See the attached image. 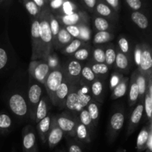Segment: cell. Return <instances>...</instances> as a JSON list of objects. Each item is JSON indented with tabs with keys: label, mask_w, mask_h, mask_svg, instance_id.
Returning <instances> with one entry per match:
<instances>
[{
	"label": "cell",
	"mask_w": 152,
	"mask_h": 152,
	"mask_svg": "<svg viewBox=\"0 0 152 152\" xmlns=\"http://www.w3.org/2000/svg\"><path fill=\"white\" fill-rule=\"evenodd\" d=\"M48 7H45L42 10L39 19L40 29V59L45 60L50 53L54 50L53 45V37L48 23Z\"/></svg>",
	"instance_id": "6da1fadb"
},
{
	"label": "cell",
	"mask_w": 152,
	"mask_h": 152,
	"mask_svg": "<svg viewBox=\"0 0 152 152\" xmlns=\"http://www.w3.org/2000/svg\"><path fill=\"white\" fill-rule=\"evenodd\" d=\"M42 96V85L35 80L29 78L27 102L28 107V116L30 119L34 122L35 120L36 110Z\"/></svg>",
	"instance_id": "7a4b0ae2"
},
{
	"label": "cell",
	"mask_w": 152,
	"mask_h": 152,
	"mask_svg": "<svg viewBox=\"0 0 152 152\" xmlns=\"http://www.w3.org/2000/svg\"><path fill=\"white\" fill-rule=\"evenodd\" d=\"M65 76L62 66L55 70H52L49 73L44 86L45 88L47 96H48L51 103L53 100V97H54V94L56 90L61 85V83L65 80Z\"/></svg>",
	"instance_id": "3957f363"
},
{
	"label": "cell",
	"mask_w": 152,
	"mask_h": 152,
	"mask_svg": "<svg viewBox=\"0 0 152 152\" xmlns=\"http://www.w3.org/2000/svg\"><path fill=\"white\" fill-rule=\"evenodd\" d=\"M125 122L124 110H117L110 117L107 130L108 141L112 144L121 132Z\"/></svg>",
	"instance_id": "277c9868"
},
{
	"label": "cell",
	"mask_w": 152,
	"mask_h": 152,
	"mask_svg": "<svg viewBox=\"0 0 152 152\" xmlns=\"http://www.w3.org/2000/svg\"><path fill=\"white\" fill-rule=\"evenodd\" d=\"M50 71V69L48 64L42 59L31 61L28 67L29 78L35 80L41 85H45Z\"/></svg>",
	"instance_id": "5b68a950"
},
{
	"label": "cell",
	"mask_w": 152,
	"mask_h": 152,
	"mask_svg": "<svg viewBox=\"0 0 152 152\" xmlns=\"http://www.w3.org/2000/svg\"><path fill=\"white\" fill-rule=\"evenodd\" d=\"M56 120L58 126L65 134L68 137L75 136V129L78 120L77 114L72 112H63L56 115Z\"/></svg>",
	"instance_id": "8992f818"
},
{
	"label": "cell",
	"mask_w": 152,
	"mask_h": 152,
	"mask_svg": "<svg viewBox=\"0 0 152 152\" xmlns=\"http://www.w3.org/2000/svg\"><path fill=\"white\" fill-rule=\"evenodd\" d=\"M8 106L10 111L19 118H25L28 115V107L27 99L20 93L12 94L8 99Z\"/></svg>",
	"instance_id": "52a82bcc"
},
{
	"label": "cell",
	"mask_w": 152,
	"mask_h": 152,
	"mask_svg": "<svg viewBox=\"0 0 152 152\" xmlns=\"http://www.w3.org/2000/svg\"><path fill=\"white\" fill-rule=\"evenodd\" d=\"M31 39L32 45L31 61L40 59V29L39 19L32 18L31 27Z\"/></svg>",
	"instance_id": "ba28073f"
},
{
	"label": "cell",
	"mask_w": 152,
	"mask_h": 152,
	"mask_svg": "<svg viewBox=\"0 0 152 152\" xmlns=\"http://www.w3.org/2000/svg\"><path fill=\"white\" fill-rule=\"evenodd\" d=\"M55 15V14H54ZM56 19L59 21L61 26H73L78 24L87 22L89 23L90 17L87 12L79 10L74 13L68 15H55Z\"/></svg>",
	"instance_id": "9c48e42d"
},
{
	"label": "cell",
	"mask_w": 152,
	"mask_h": 152,
	"mask_svg": "<svg viewBox=\"0 0 152 152\" xmlns=\"http://www.w3.org/2000/svg\"><path fill=\"white\" fill-rule=\"evenodd\" d=\"M65 28L74 39H80L88 44L91 40L92 31L89 26V23L83 22L73 26H66Z\"/></svg>",
	"instance_id": "30bf717a"
},
{
	"label": "cell",
	"mask_w": 152,
	"mask_h": 152,
	"mask_svg": "<svg viewBox=\"0 0 152 152\" xmlns=\"http://www.w3.org/2000/svg\"><path fill=\"white\" fill-rule=\"evenodd\" d=\"M65 78L69 80L73 84H77L81 78V71L83 65L81 62L74 59L68 60L63 65Z\"/></svg>",
	"instance_id": "8fae6325"
},
{
	"label": "cell",
	"mask_w": 152,
	"mask_h": 152,
	"mask_svg": "<svg viewBox=\"0 0 152 152\" xmlns=\"http://www.w3.org/2000/svg\"><path fill=\"white\" fill-rule=\"evenodd\" d=\"M22 143L23 152H38L36 131L31 125L23 129Z\"/></svg>",
	"instance_id": "7c38bea8"
},
{
	"label": "cell",
	"mask_w": 152,
	"mask_h": 152,
	"mask_svg": "<svg viewBox=\"0 0 152 152\" xmlns=\"http://www.w3.org/2000/svg\"><path fill=\"white\" fill-rule=\"evenodd\" d=\"M142 54H141L140 65L137 67L139 72L144 75L148 76L152 74V57L151 49L146 43H142Z\"/></svg>",
	"instance_id": "4fadbf2b"
},
{
	"label": "cell",
	"mask_w": 152,
	"mask_h": 152,
	"mask_svg": "<svg viewBox=\"0 0 152 152\" xmlns=\"http://www.w3.org/2000/svg\"><path fill=\"white\" fill-rule=\"evenodd\" d=\"M72 85L73 83H71L69 80L65 78V80L61 83L55 93L53 100L52 102V105L53 106L58 107L59 109L65 108V101H66L67 96L69 94Z\"/></svg>",
	"instance_id": "5bb4252c"
},
{
	"label": "cell",
	"mask_w": 152,
	"mask_h": 152,
	"mask_svg": "<svg viewBox=\"0 0 152 152\" xmlns=\"http://www.w3.org/2000/svg\"><path fill=\"white\" fill-rule=\"evenodd\" d=\"M65 134L59 127L56 120V115H52L50 129L47 138V143L50 149L55 148L60 142Z\"/></svg>",
	"instance_id": "9a60e30c"
},
{
	"label": "cell",
	"mask_w": 152,
	"mask_h": 152,
	"mask_svg": "<svg viewBox=\"0 0 152 152\" xmlns=\"http://www.w3.org/2000/svg\"><path fill=\"white\" fill-rule=\"evenodd\" d=\"M77 92L79 96L78 114L83 109L86 108L91 101L93 100L91 93L90 85L83 83L80 80L77 84Z\"/></svg>",
	"instance_id": "2e32d148"
},
{
	"label": "cell",
	"mask_w": 152,
	"mask_h": 152,
	"mask_svg": "<svg viewBox=\"0 0 152 152\" xmlns=\"http://www.w3.org/2000/svg\"><path fill=\"white\" fill-rule=\"evenodd\" d=\"M143 112V102H139L134 109L132 111V114L130 116V119H129L127 127V132H126V137H129L136 130V129L140 123L141 120H142Z\"/></svg>",
	"instance_id": "e0dca14e"
},
{
	"label": "cell",
	"mask_w": 152,
	"mask_h": 152,
	"mask_svg": "<svg viewBox=\"0 0 152 152\" xmlns=\"http://www.w3.org/2000/svg\"><path fill=\"white\" fill-rule=\"evenodd\" d=\"M106 81L105 79L97 78L90 85L91 93L93 100L102 104L105 99Z\"/></svg>",
	"instance_id": "ac0fdd59"
},
{
	"label": "cell",
	"mask_w": 152,
	"mask_h": 152,
	"mask_svg": "<svg viewBox=\"0 0 152 152\" xmlns=\"http://www.w3.org/2000/svg\"><path fill=\"white\" fill-rule=\"evenodd\" d=\"M94 15L101 16L109 20H118V14L114 11L104 1H98L94 10Z\"/></svg>",
	"instance_id": "d6986e66"
},
{
	"label": "cell",
	"mask_w": 152,
	"mask_h": 152,
	"mask_svg": "<svg viewBox=\"0 0 152 152\" xmlns=\"http://www.w3.org/2000/svg\"><path fill=\"white\" fill-rule=\"evenodd\" d=\"M77 84H73L71 86V90L65 101V108L78 115L79 96L77 92Z\"/></svg>",
	"instance_id": "ffe728a7"
},
{
	"label": "cell",
	"mask_w": 152,
	"mask_h": 152,
	"mask_svg": "<svg viewBox=\"0 0 152 152\" xmlns=\"http://www.w3.org/2000/svg\"><path fill=\"white\" fill-rule=\"evenodd\" d=\"M143 108L145 111V118L148 122L152 121V74L148 78V86L143 99Z\"/></svg>",
	"instance_id": "44dd1931"
},
{
	"label": "cell",
	"mask_w": 152,
	"mask_h": 152,
	"mask_svg": "<svg viewBox=\"0 0 152 152\" xmlns=\"http://www.w3.org/2000/svg\"><path fill=\"white\" fill-rule=\"evenodd\" d=\"M52 115L48 114L44 119L40 120L37 124V130L38 132L39 137L43 144L47 142L48 135L50 129V123H51Z\"/></svg>",
	"instance_id": "7402d4cb"
},
{
	"label": "cell",
	"mask_w": 152,
	"mask_h": 152,
	"mask_svg": "<svg viewBox=\"0 0 152 152\" xmlns=\"http://www.w3.org/2000/svg\"><path fill=\"white\" fill-rule=\"evenodd\" d=\"M136 74L137 70H135L132 73L129 79V92L128 100H129V105L130 107L134 106L137 102L138 99H139V90H138L137 85L136 83Z\"/></svg>",
	"instance_id": "603a6c76"
},
{
	"label": "cell",
	"mask_w": 152,
	"mask_h": 152,
	"mask_svg": "<svg viewBox=\"0 0 152 152\" xmlns=\"http://www.w3.org/2000/svg\"><path fill=\"white\" fill-rule=\"evenodd\" d=\"M73 39H74V38L67 31L65 27L61 26L59 34H58L57 37L56 39V41L53 43V48L60 50L61 49L68 45Z\"/></svg>",
	"instance_id": "cb8c5ba5"
},
{
	"label": "cell",
	"mask_w": 152,
	"mask_h": 152,
	"mask_svg": "<svg viewBox=\"0 0 152 152\" xmlns=\"http://www.w3.org/2000/svg\"><path fill=\"white\" fill-rule=\"evenodd\" d=\"M49 102H50V101L49 99L48 96L42 95L38 105H37V110H36L34 123L37 124L40 120L44 119L48 114Z\"/></svg>",
	"instance_id": "d4e9b609"
},
{
	"label": "cell",
	"mask_w": 152,
	"mask_h": 152,
	"mask_svg": "<svg viewBox=\"0 0 152 152\" xmlns=\"http://www.w3.org/2000/svg\"><path fill=\"white\" fill-rule=\"evenodd\" d=\"M130 61L131 59H129L127 56L121 53L117 48V56H116L114 66L117 71L121 74L127 73L131 66Z\"/></svg>",
	"instance_id": "484cf974"
},
{
	"label": "cell",
	"mask_w": 152,
	"mask_h": 152,
	"mask_svg": "<svg viewBox=\"0 0 152 152\" xmlns=\"http://www.w3.org/2000/svg\"><path fill=\"white\" fill-rule=\"evenodd\" d=\"M74 137L78 141L85 142V143L89 144L92 141V138L91 137L88 129L84 125L82 124L79 120H77V124L75 129V136Z\"/></svg>",
	"instance_id": "4316f807"
},
{
	"label": "cell",
	"mask_w": 152,
	"mask_h": 152,
	"mask_svg": "<svg viewBox=\"0 0 152 152\" xmlns=\"http://www.w3.org/2000/svg\"><path fill=\"white\" fill-rule=\"evenodd\" d=\"M148 77L141 74L137 69L136 74V83L137 85L138 90H139V102H143L144 96H145V92L147 91V86H148Z\"/></svg>",
	"instance_id": "83f0119b"
},
{
	"label": "cell",
	"mask_w": 152,
	"mask_h": 152,
	"mask_svg": "<svg viewBox=\"0 0 152 152\" xmlns=\"http://www.w3.org/2000/svg\"><path fill=\"white\" fill-rule=\"evenodd\" d=\"M102 104L96 102L94 100L91 101L88 103V105L86 107L88 112L93 121L94 125L95 127H97L98 123L99 120V117H100V108Z\"/></svg>",
	"instance_id": "f1b7e54d"
},
{
	"label": "cell",
	"mask_w": 152,
	"mask_h": 152,
	"mask_svg": "<svg viewBox=\"0 0 152 152\" xmlns=\"http://www.w3.org/2000/svg\"><path fill=\"white\" fill-rule=\"evenodd\" d=\"M77 117H78V120H80V123H81L82 124L84 125V126H86V127H87V129H88L89 132H90L91 137V138L93 139L94 136L95 129H96V127H95L94 125L93 121H92L90 115H89L86 108L82 110V111L78 114Z\"/></svg>",
	"instance_id": "f546056e"
},
{
	"label": "cell",
	"mask_w": 152,
	"mask_h": 152,
	"mask_svg": "<svg viewBox=\"0 0 152 152\" xmlns=\"http://www.w3.org/2000/svg\"><path fill=\"white\" fill-rule=\"evenodd\" d=\"M131 19L140 29L146 30L149 26L148 17L140 11H133L131 14Z\"/></svg>",
	"instance_id": "4dcf8cb0"
},
{
	"label": "cell",
	"mask_w": 152,
	"mask_h": 152,
	"mask_svg": "<svg viewBox=\"0 0 152 152\" xmlns=\"http://www.w3.org/2000/svg\"><path fill=\"white\" fill-rule=\"evenodd\" d=\"M129 84V78L128 77H124L123 80L114 88L111 93V99H117L126 95L128 91Z\"/></svg>",
	"instance_id": "1f68e13d"
},
{
	"label": "cell",
	"mask_w": 152,
	"mask_h": 152,
	"mask_svg": "<svg viewBox=\"0 0 152 152\" xmlns=\"http://www.w3.org/2000/svg\"><path fill=\"white\" fill-rule=\"evenodd\" d=\"M115 36L111 31H99L94 34L93 38V44L96 45H104L110 42L114 39Z\"/></svg>",
	"instance_id": "d6a6232c"
},
{
	"label": "cell",
	"mask_w": 152,
	"mask_h": 152,
	"mask_svg": "<svg viewBox=\"0 0 152 152\" xmlns=\"http://www.w3.org/2000/svg\"><path fill=\"white\" fill-rule=\"evenodd\" d=\"M87 65L90 67L97 78L106 80V77H108L109 72V68L105 65V63H95V62H88Z\"/></svg>",
	"instance_id": "836d02e7"
},
{
	"label": "cell",
	"mask_w": 152,
	"mask_h": 152,
	"mask_svg": "<svg viewBox=\"0 0 152 152\" xmlns=\"http://www.w3.org/2000/svg\"><path fill=\"white\" fill-rule=\"evenodd\" d=\"M148 123L147 126H145L141 131L140 132L139 134L137 139L136 148L137 152H142L146 150L147 142H148Z\"/></svg>",
	"instance_id": "e575fe53"
},
{
	"label": "cell",
	"mask_w": 152,
	"mask_h": 152,
	"mask_svg": "<svg viewBox=\"0 0 152 152\" xmlns=\"http://www.w3.org/2000/svg\"><path fill=\"white\" fill-rule=\"evenodd\" d=\"M87 44H88V43L82 41V40L80 39H74L68 45H66L65 48L61 49L59 51L64 55L71 56V55L74 54L77 50H78L79 49L81 48L82 47H83V46H85Z\"/></svg>",
	"instance_id": "d590c367"
},
{
	"label": "cell",
	"mask_w": 152,
	"mask_h": 152,
	"mask_svg": "<svg viewBox=\"0 0 152 152\" xmlns=\"http://www.w3.org/2000/svg\"><path fill=\"white\" fill-rule=\"evenodd\" d=\"M117 56V48L113 44L105 45V63L109 68H112L115 63Z\"/></svg>",
	"instance_id": "8d00e7d4"
},
{
	"label": "cell",
	"mask_w": 152,
	"mask_h": 152,
	"mask_svg": "<svg viewBox=\"0 0 152 152\" xmlns=\"http://www.w3.org/2000/svg\"><path fill=\"white\" fill-rule=\"evenodd\" d=\"M89 62L105 63V46L96 45L94 48H92Z\"/></svg>",
	"instance_id": "74e56055"
},
{
	"label": "cell",
	"mask_w": 152,
	"mask_h": 152,
	"mask_svg": "<svg viewBox=\"0 0 152 152\" xmlns=\"http://www.w3.org/2000/svg\"><path fill=\"white\" fill-rule=\"evenodd\" d=\"M117 45H118L117 49L123 54L127 56L129 59H131L132 54V48L131 46L130 41L128 39L127 37L123 35H120L117 40Z\"/></svg>",
	"instance_id": "f35d334b"
},
{
	"label": "cell",
	"mask_w": 152,
	"mask_h": 152,
	"mask_svg": "<svg viewBox=\"0 0 152 152\" xmlns=\"http://www.w3.org/2000/svg\"><path fill=\"white\" fill-rule=\"evenodd\" d=\"M91 50V46L89 44H87L79 49L78 50H77L74 54L71 55V57L73 59L78 61V62L88 60V59H90Z\"/></svg>",
	"instance_id": "ab89813d"
},
{
	"label": "cell",
	"mask_w": 152,
	"mask_h": 152,
	"mask_svg": "<svg viewBox=\"0 0 152 152\" xmlns=\"http://www.w3.org/2000/svg\"><path fill=\"white\" fill-rule=\"evenodd\" d=\"M92 22L95 29L99 31H109L111 28V23L108 19L101 16L94 15L92 16Z\"/></svg>",
	"instance_id": "60d3db41"
},
{
	"label": "cell",
	"mask_w": 152,
	"mask_h": 152,
	"mask_svg": "<svg viewBox=\"0 0 152 152\" xmlns=\"http://www.w3.org/2000/svg\"><path fill=\"white\" fill-rule=\"evenodd\" d=\"M48 23L49 26H50V31H51L52 37H53V45L54 43V42L56 41V39L57 37L58 34H59V31L60 30L61 25L59 24V21L56 19V16L53 13H52L49 10L48 15Z\"/></svg>",
	"instance_id": "b9f144b4"
},
{
	"label": "cell",
	"mask_w": 152,
	"mask_h": 152,
	"mask_svg": "<svg viewBox=\"0 0 152 152\" xmlns=\"http://www.w3.org/2000/svg\"><path fill=\"white\" fill-rule=\"evenodd\" d=\"M13 126L12 119L4 112L0 113V134H5L10 132Z\"/></svg>",
	"instance_id": "7bdbcfd3"
},
{
	"label": "cell",
	"mask_w": 152,
	"mask_h": 152,
	"mask_svg": "<svg viewBox=\"0 0 152 152\" xmlns=\"http://www.w3.org/2000/svg\"><path fill=\"white\" fill-rule=\"evenodd\" d=\"M97 79V77L94 74L92 70L91 69L90 67L86 64L85 66H83L81 71V78L80 81L83 83H86V84L91 85L94 81Z\"/></svg>",
	"instance_id": "ee69618b"
},
{
	"label": "cell",
	"mask_w": 152,
	"mask_h": 152,
	"mask_svg": "<svg viewBox=\"0 0 152 152\" xmlns=\"http://www.w3.org/2000/svg\"><path fill=\"white\" fill-rule=\"evenodd\" d=\"M22 4L27 12L32 16V18H37L41 14L42 10L36 5L33 0H25L22 1Z\"/></svg>",
	"instance_id": "f6af8a7d"
},
{
	"label": "cell",
	"mask_w": 152,
	"mask_h": 152,
	"mask_svg": "<svg viewBox=\"0 0 152 152\" xmlns=\"http://www.w3.org/2000/svg\"><path fill=\"white\" fill-rule=\"evenodd\" d=\"M79 11L78 6L73 1H65L62 8L55 15H68Z\"/></svg>",
	"instance_id": "bcb514c9"
},
{
	"label": "cell",
	"mask_w": 152,
	"mask_h": 152,
	"mask_svg": "<svg viewBox=\"0 0 152 152\" xmlns=\"http://www.w3.org/2000/svg\"><path fill=\"white\" fill-rule=\"evenodd\" d=\"M44 61H45L46 63L48 64L50 71L55 70L62 66L60 64V62H59V59L58 57L57 54L56 53H54V52H52L51 53H50Z\"/></svg>",
	"instance_id": "7dc6e473"
},
{
	"label": "cell",
	"mask_w": 152,
	"mask_h": 152,
	"mask_svg": "<svg viewBox=\"0 0 152 152\" xmlns=\"http://www.w3.org/2000/svg\"><path fill=\"white\" fill-rule=\"evenodd\" d=\"M65 0H51L48 2V7L53 14H56L62 8Z\"/></svg>",
	"instance_id": "c3c4849f"
},
{
	"label": "cell",
	"mask_w": 152,
	"mask_h": 152,
	"mask_svg": "<svg viewBox=\"0 0 152 152\" xmlns=\"http://www.w3.org/2000/svg\"><path fill=\"white\" fill-rule=\"evenodd\" d=\"M124 78V76L123 74L118 72V71H114L111 76V79H110V83H109V87L111 91L122 81Z\"/></svg>",
	"instance_id": "681fc988"
},
{
	"label": "cell",
	"mask_w": 152,
	"mask_h": 152,
	"mask_svg": "<svg viewBox=\"0 0 152 152\" xmlns=\"http://www.w3.org/2000/svg\"><path fill=\"white\" fill-rule=\"evenodd\" d=\"M125 2L134 11H140V10L146 7L145 2L141 0H126Z\"/></svg>",
	"instance_id": "f907efd6"
},
{
	"label": "cell",
	"mask_w": 152,
	"mask_h": 152,
	"mask_svg": "<svg viewBox=\"0 0 152 152\" xmlns=\"http://www.w3.org/2000/svg\"><path fill=\"white\" fill-rule=\"evenodd\" d=\"M97 2V0H82V1H80V4L83 7H85L91 13H94L95 7H96Z\"/></svg>",
	"instance_id": "816d5d0a"
},
{
	"label": "cell",
	"mask_w": 152,
	"mask_h": 152,
	"mask_svg": "<svg viewBox=\"0 0 152 152\" xmlns=\"http://www.w3.org/2000/svg\"><path fill=\"white\" fill-rule=\"evenodd\" d=\"M68 141V152H83L81 145L77 141L73 140H67Z\"/></svg>",
	"instance_id": "f5cc1de1"
},
{
	"label": "cell",
	"mask_w": 152,
	"mask_h": 152,
	"mask_svg": "<svg viewBox=\"0 0 152 152\" xmlns=\"http://www.w3.org/2000/svg\"><path fill=\"white\" fill-rule=\"evenodd\" d=\"M9 58L7 52L3 48L0 47V71L4 69L7 65Z\"/></svg>",
	"instance_id": "db71d44e"
},
{
	"label": "cell",
	"mask_w": 152,
	"mask_h": 152,
	"mask_svg": "<svg viewBox=\"0 0 152 152\" xmlns=\"http://www.w3.org/2000/svg\"><path fill=\"white\" fill-rule=\"evenodd\" d=\"M103 1L107 5L109 6L115 13L118 14L120 10V4H121L120 0H103Z\"/></svg>",
	"instance_id": "11a10c76"
},
{
	"label": "cell",
	"mask_w": 152,
	"mask_h": 152,
	"mask_svg": "<svg viewBox=\"0 0 152 152\" xmlns=\"http://www.w3.org/2000/svg\"><path fill=\"white\" fill-rule=\"evenodd\" d=\"M141 54H142V46L141 44H137L134 48V62L137 67L140 65V61Z\"/></svg>",
	"instance_id": "9f6ffc18"
},
{
	"label": "cell",
	"mask_w": 152,
	"mask_h": 152,
	"mask_svg": "<svg viewBox=\"0 0 152 152\" xmlns=\"http://www.w3.org/2000/svg\"><path fill=\"white\" fill-rule=\"evenodd\" d=\"M146 149L152 152V121L148 122V137Z\"/></svg>",
	"instance_id": "6f0895ef"
},
{
	"label": "cell",
	"mask_w": 152,
	"mask_h": 152,
	"mask_svg": "<svg viewBox=\"0 0 152 152\" xmlns=\"http://www.w3.org/2000/svg\"><path fill=\"white\" fill-rule=\"evenodd\" d=\"M33 1L35 3L36 5H37L39 8L41 9L42 10L48 7V0H33Z\"/></svg>",
	"instance_id": "680465c9"
},
{
	"label": "cell",
	"mask_w": 152,
	"mask_h": 152,
	"mask_svg": "<svg viewBox=\"0 0 152 152\" xmlns=\"http://www.w3.org/2000/svg\"><path fill=\"white\" fill-rule=\"evenodd\" d=\"M116 152H126V150H125L124 148H119V149L117 150V151H116Z\"/></svg>",
	"instance_id": "91938a15"
},
{
	"label": "cell",
	"mask_w": 152,
	"mask_h": 152,
	"mask_svg": "<svg viewBox=\"0 0 152 152\" xmlns=\"http://www.w3.org/2000/svg\"><path fill=\"white\" fill-rule=\"evenodd\" d=\"M4 2H5V1H4V0H0V5L2 4H4Z\"/></svg>",
	"instance_id": "94428289"
},
{
	"label": "cell",
	"mask_w": 152,
	"mask_h": 152,
	"mask_svg": "<svg viewBox=\"0 0 152 152\" xmlns=\"http://www.w3.org/2000/svg\"><path fill=\"white\" fill-rule=\"evenodd\" d=\"M57 152H65V151H63V150H59V151H58Z\"/></svg>",
	"instance_id": "6125c7cd"
},
{
	"label": "cell",
	"mask_w": 152,
	"mask_h": 152,
	"mask_svg": "<svg viewBox=\"0 0 152 152\" xmlns=\"http://www.w3.org/2000/svg\"><path fill=\"white\" fill-rule=\"evenodd\" d=\"M11 152H16V151L14 149V148H13V149H12V151Z\"/></svg>",
	"instance_id": "be15d7a7"
},
{
	"label": "cell",
	"mask_w": 152,
	"mask_h": 152,
	"mask_svg": "<svg viewBox=\"0 0 152 152\" xmlns=\"http://www.w3.org/2000/svg\"><path fill=\"white\" fill-rule=\"evenodd\" d=\"M145 152H151V151H148V150H147V149H146V151H145Z\"/></svg>",
	"instance_id": "e7e4bbea"
}]
</instances>
